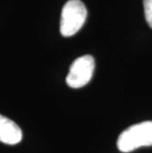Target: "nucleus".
Instances as JSON below:
<instances>
[{"label": "nucleus", "mask_w": 152, "mask_h": 153, "mask_svg": "<svg viewBox=\"0 0 152 153\" xmlns=\"http://www.w3.org/2000/svg\"><path fill=\"white\" fill-rule=\"evenodd\" d=\"M117 145L119 151L128 153L152 145V122H142L128 128L119 134Z\"/></svg>", "instance_id": "f257e3e1"}, {"label": "nucleus", "mask_w": 152, "mask_h": 153, "mask_svg": "<svg viewBox=\"0 0 152 153\" xmlns=\"http://www.w3.org/2000/svg\"><path fill=\"white\" fill-rule=\"evenodd\" d=\"M87 18V9L80 0H69L61 11L60 33L63 37H71L82 28Z\"/></svg>", "instance_id": "f03ea898"}, {"label": "nucleus", "mask_w": 152, "mask_h": 153, "mask_svg": "<svg viewBox=\"0 0 152 153\" xmlns=\"http://www.w3.org/2000/svg\"><path fill=\"white\" fill-rule=\"evenodd\" d=\"M95 69V60L92 55H83L71 64L66 77V83L73 89H78L89 83Z\"/></svg>", "instance_id": "7ed1b4c3"}, {"label": "nucleus", "mask_w": 152, "mask_h": 153, "mask_svg": "<svg viewBox=\"0 0 152 153\" xmlns=\"http://www.w3.org/2000/svg\"><path fill=\"white\" fill-rule=\"evenodd\" d=\"M23 137L21 128L10 119L0 115V141L5 144H17Z\"/></svg>", "instance_id": "20e7f679"}, {"label": "nucleus", "mask_w": 152, "mask_h": 153, "mask_svg": "<svg viewBox=\"0 0 152 153\" xmlns=\"http://www.w3.org/2000/svg\"><path fill=\"white\" fill-rule=\"evenodd\" d=\"M144 15L148 26L152 28V0H143Z\"/></svg>", "instance_id": "39448f33"}]
</instances>
